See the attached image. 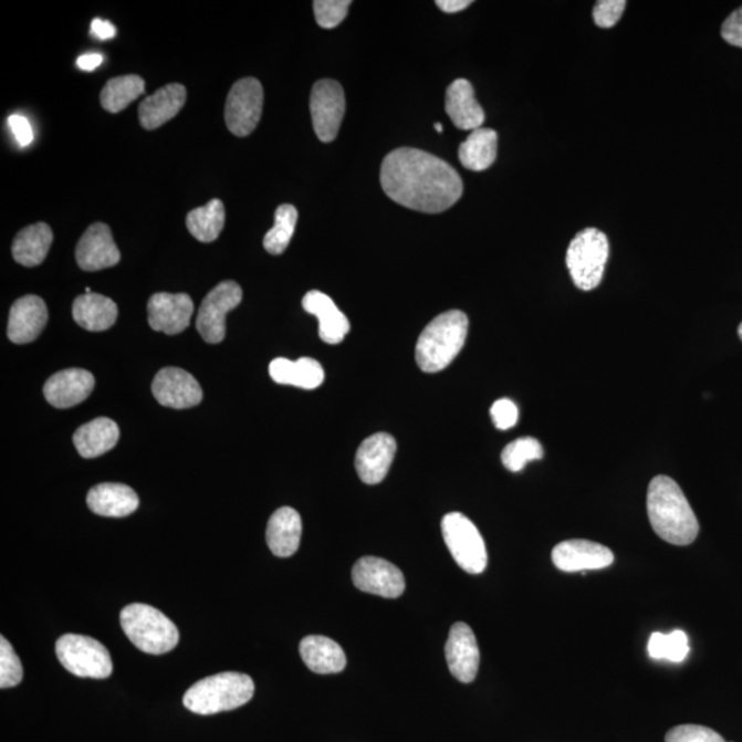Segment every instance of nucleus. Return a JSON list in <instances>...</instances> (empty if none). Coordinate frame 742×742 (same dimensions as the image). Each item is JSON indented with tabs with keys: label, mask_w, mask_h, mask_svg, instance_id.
<instances>
[{
	"label": "nucleus",
	"mask_w": 742,
	"mask_h": 742,
	"mask_svg": "<svg viewBox=\"0 0 742 742\" xmlns=\"http://www.w3.org/2000/svg\"><path fill=\"white\" fill-rule=\"evenodd\" d=\"M491 418L498 429H511L519 421L518 406L511 399L497 400L491 407Z\"/></svg>",
	"instance_id": "nucleus-41"
},
{
	"label": "nucleus",
	"mask_w": 742,
	"mask_h": 742,
	"mask_svg": "<svg viewBox=\"0 0 742 742\" xmlns=\"http://www.w3.org/2000/svg\"><path fill=\"white\" fill-rule=\"evenodd\" d=\"M252 678L241 672H222L201 679L187 690L184 706L198 715L232 711L252 700Z\"/></svg>",
	"instance_id": "nucleus-4"
},
{
	"label": "nucleus",
	"mask_w": 742,
	"mask_h": 742,
	"mask_svg": "<svg viewBox=\"0 0 742 742\" xmlns=\"http://www.w3.org/2000/svg\"><path fill=\"white\" fill-rule=\"evenodd\" d=\"M121 625L129 641L145 654L164 655L179 642L177 626L150 605L126 606L121 614Z\"/></svg>",
	"instance_id": "nucleus-5"
},
{
	"label": "nucleus",
	"mask_w": 742,
	"mask_h": 742,
	"mask_svg": "<svg viewBox=\"0 0 742 742\" xmlns=\"http://www.w3.org/2000/svg\"><path fill=\"white\" fill-rule=\"evenodd\" d=\"M441 534L452 558L464 572L479 575L487 568L489 556L478 526L462 513L452 512L441 520Z\"/></svg>",
	"instance_id": "nucleus-7"
},
{
	"label": "nucleus",
	"mask_w": 742,
	"mask_h": 742,
	"mask_svg": "<svg viewBox=\"0 0 742 742\" xmlns=\"http://www.w3.org/2000/svg\"><path fill=\"white\" fill-rule=\"evenodd\" d=\"M186 87L179 83L167 84L147 96L139 106V122L145 129H157L178 115L186 102Z\"/></svg>",
	"instance_id": "nucleus-21"
},
{
	"label": "nucleus",
	"mask_w": 742,
	"mask_h": 742,
	"mask_svg": "<svg viewBox=\"0 0 742 742\" xmlns=\"http://www.w3.org/2000/svg\"><path fill=\"white\" fill-rule=\"evenodd\" d=\"M553 564L563 572H586L608 568L615 556L610 548L599 543L572 540L558 543L553 548Z\"/></svg>",
	"instance_id": "nucleus-15"
},
{
	"label": "nucleus",
	"mask_w": 742,
	"mask_h": 742,
	"mask_svg": "<svg viewBox=\"0 0 742 742\" xmlns=\"http://www.w3.org/2000/svg\"><path fill=\"white\" fill-rule=\"evenodd\" d=\"M300 655L304 665L316 673H337L347 666V656L343 648L324 636L305 637L300 642Z\"/></svg>",
	"instance_id": "nucleus-29"
},
{
	"label": "nucleus",
	"mask_w": 742,
	"mask_h": 742,
	"mask_svg": "<svg viewBox=\"0 0 742 742\" xmlns=\"http://www.w3.org/2000/svg\"><path fill=\"white\" fill-rule=\"evenodd\" d=\"M118 438L121 429L117 424L109 418L101 417L79 428L73 435V443L79 454L90 460L111 451L117 445Z\"/></svg>",
	"instance_id": "nucleus-27"
},
{
	"label": "nucleus",
	"mask_w": 742,
	"mask_h": 742,
	"mask_svg": "<svg viewBox=\"0 0 742 742\" xmlns=\"http://www.w3.org/2000/svg\"><path fill=\"white\" fill-rule=\"evenodd\" d=\"M269 373L276 384L309 390L320 388L325 382L324 367L313 358H300L296 362L276 358L271 362Z\"/></svg>",
	"instance_id": "nucleus-26"
},
{
	"label": "nucleus",
	"mask_w": 742,
	"mask_h": 742,
	"mask_svg": "<svg viewBox=\"0 0 742 742\" xmlns=\"http://www.w3.org/2000/svg\"><path fill=\"white\" fill-rule=\"evenodd\" d=\"M353 582L360 592L384 598H398L406 588L404 572L389 561L378 557L356 561Z\"/></svg>",
	"instance_id": "nucleus-12"
},
{
	"label": "nucleus",
	"mask_w": 742,
	"mask_h": 742,
	"mask_svg": "<svg viewBox=\"0 0 742 742\" xmlns=\"http://www.w3.org/2000/svg\"><path fill=\"white\" fill-rule=\"evenodd\" d=\"M55 651L61 665L73 676L93 679L112 676L109 650L92 637L65 634L56 641Z\"/></svg>",
	"instance_id": "nucleus-8"
},
{
	"label": "nucleus",
	"mask_w": 742,
	"mask_h": 742,
	"mask_svg": "<svg viewBox=\"0 0 742 742\" xmlns=\"http://www.w3.org/2000/svg\"><path fill=\"white\" fill-rule=\"evenodd\" d=\"M498 134L491 128H478L462 142L458 156L462 166L470 171L489 169L497 160Z\"/></svg>",
	"instance_id": "nucleus-31"
},
{
	"label": "nucleus",
	"mask_w": 742,
	"mask_h": 742,
	"mask_svg": "<svg viewBox=\"0 0 742 742\" xmlns=\"http://www.w3.org/2000/svg\"><path fill=\"white\" fill-rule=\"evenodd\" d=\"M90 511L104 518H127L139 508V498L132 487L121 483H102L90 490Z\"/></svg>",
	"instance_id": "nucleus-24"
},
{
	"label": "nucleus",
	"mask_w": 742,
	"mask_h": 742,
	"mask_svg": "<svg viewBox=\"0 0 742 742\" xmlns=\"http://www.w3.org/2000/svg\"><path fill=\"white\" fill-rule=\"evenodd\" d=\"M446 112L454 126L464 132L481 128L485 121L483 107L475 100L473 86L464 79H458L447 88Z\"/></svg>",
	"instance_id": "nucleus-22"
},
{
	"label": "nucleus",
	"mask_w": 742,
	"mask_h": 742,
	"mask_svg": "<svg viewBox=\"0 0 742 742\" xmlns=\"http://www.w3.org/2000/svg\"><path fill=\"white\" fill-rule=\"evenodd\" d=\"M242 302V289L234 281H223L202 300L196 326L203 342L222 343L226 337V316Z\"/></svg>",
	"instance_id": "nucleus-10"
},
{
	"label": "nucleus",
	"mask_w": 742,
	"mask_h": 742,
	"mask_svg": "<svg viewBox=\"0 0 742 742\" xmlns=\"http://www.w3.org/2000/svg\"><path fill=\"white\" fill-rule=\"evenodd\" d=\"M121 259L109 226L105 223L90 226L76 247V262L84 271L109 269L118 264Z\"/></svg>",
	"instance_id": "nucleus-17"
},
{
	"label": "nucleus",
	"mask_w": 742,
	"mask_h": 742,
	"mask_svg": "<svg viewBox=\"0 0 742 742\" xmlns=\"http://www.w3.org/2000/svg\"><path fill=\"white\" fill-rule=\"evenodd\" d=\"M145 93V81L137 75L111 79L101 93V105L106 112L121 113Z\"/></svg>",
	"instance_id": "nucleus-33"
},
{
	"label": "nucleus",
	"mask_w": 742,
	"mask_h": 742,
	"mask_svg": "<svg viewBox=\"0 0 742 742\" xmlns=\"http://www.w3.org/2000/svg\"><path fill=\"white\" fill-rule=\"evenodd\" d=\"M151 393L161 406L171 409H190L201 404L202 389L197 379L178 367H166L157 373Z\"/></svg>",
	"instance_id": "nucleus-13"
},
{
	"label": "nucleus",
	"mask_w": 742,
	"mask_h": 742,
	"mask_svg": "<svg viewBox=\"0 0 742 742\" xmlns=\"http://www.w3.org/2000/svg\"><path fill=\"white\" fill-rule=\"evenodd\" d=\"M396 454V440L388 433L369 436L356 451V472L365 484H378L387 478Z\"/></svg>",
	"instance_id": "nucleus-18"
},
{
	"label": "nucleus",
	"mask_w": 742,
	"mask_h": 742,
	"mask_svg": "<svg viewBox=\"0 0 742 742\" xmlns=\"http://www.w3.org/2000/svg\"><path fill=\"white\" fill-rule=\"evenodd\" d=\"M297 219V209L291 203H282L276 208L274 228L264 236L263 247L265 251L274 254V257L285 252L294 230H296Z\"/></svg>",
	"instance_id": "nucleus-34"
},
{
	"label": "nucleus",
	"mask_w": 742,
	"mask_h": 742,
	"mask_svg": "<svg viewBox=\"0 0 742 742\" xmlns=\"http://www.w3.org/2000/svg\"><path fill=\"white\" fill-rule=\"evenodd\" d=\"M666 742H727L721 734L700 724H681L670 730Z\"/></svg>",
	"instance_id": "nucleus-39"
},
{
	"label": "nucleus",
	"mask_w": 742,
	"mask_h": 742,
	"mask_svg": "<svg viewBox=\"0 0 742 742\" xmlns=\"http://www.w3.org/2000/svg\"><path fill=\"white\" fill-rule=\"evenodd\" d=\"M264 93L258 79L245 77L231 87L224 107V122L236 137H248L258 127L263 113Z\"/></svg>",
	"instance_id": "nucleus-9"
},
{
	"label": "nucleus",
	"mask_w": 742,
	"mask_h": 742,
	"mask_svg": "<svg viewBox=\"0 0 742 742\" xmlns=\"http://www.w3.org/2000/svg\"><path fill=\"white\" fill-rule=\"evenodd\" d=\"M8 123L11 132L14 134L15 140L19 142L21 147L32 144L33 132L28 118L20 115H13L9 117Z\"/></svg>",
	"instance_id": "nucleus-43"
},
{
	"label": "nucleus",
	"mask_w": 742,
	"mask_h": 742,
	"mask_svg": "<svg viewBox=\"0 0 742 742\" xmlns=\"http://www.w3.org/2000/svg\"><path fill=\"white\" fill-rule=\"evenodd\" d=\"M53 243V231L46 223H36L22 229L14 238L13 258L25 268H36L46 259Z\"/></svg>",
	"instance_id": "nucleus-30"
},
{
	"label": "nucleus",
	"mask_w": 742,
	"mask_h": 742,
	"mask_svg": "<svg viewBox=\"0 0 742 742\" xmlns=\"http://www.w3.org/2000/svg\"><path fill=\"white\" fill-rule=\"evenodd\" d=\"M73 320L88 332H104L116 324L117 305L98 293H84L73 303Z\"/></svg>",
	"instance_id": "nucleus-28"
},
{
	"label": "nucleus",
	"mask_w": 742,
	"mask_h": 742,
	"mask_svg": "<svg viewBox=\"0 0 742 742\" xmlns=\"http://www.w3.org/2000/svg\"><path fill=\"white\" fill-rule=\"evenodd\" d=\"M651 526L662 541L688 546L699 535L700 525L681 487L667 475L650 481L647 498Z\"/></svg>",
	"instance_id": "nucleus-2"
},
{
	"label": "nucleus",
	"mask_w": 742,
	"mask_h": 742,
	"mask_svg": "<svg viewBox=\"0 0 742 742\" xmlns=\"http://www.w3.org/2000/svg\"><path fill=\"white\" fill-rule=\"evenodd\" d=\"M435 129H436V132H438L440 134L443 133V126H441L440 123L435 124Z\"/></svg>",
	"instance_id": "nucleus-47"
},
{
	"label": "nucleus",
	"mask_w": 742,
	"mask_h": 742,
	"mask_svg": "<svg viewBox=\"0 0 742 742\" xmlns=\"http://www.w3.org/2000/svg\"><path fill=\"white\" fill-rule=\"evenodd\" d=\"M310 109L316 137L326 144L336 139L345 115L342 84L331 79L316 82L311 92Z\"/></svg>",
	"instance_id": "nucleus-11"
},
{
	"label": "nucleus",
	"mask_w": 742,
	"mask_h": 742,
	"mask_svg": "<svg viewBox=\"0 0 742 742\" xmlns=\"http://www.w3.org/2000/svg\"><path fill=\"white\" fill-rule=\"evenodd\" d=\"M303 309L318 318L322 342L331 345L343 343L351 331L349 321L327 294L310 291L303 299Z\"/></svg>",
	"instance_id": "nucleus-23"
},
{
	"label": "nucleus",
	"mask_w": 742,
	"mask_h": 742,
	"mask_svg": "<svg viewBox=\"0 0 742 742\" xmlns=\"http://www.w3.org/2000/svg\"><path fill=\"white\" fill-rule=\"evenodd\" d=\"M22 665L13 647L4 637L0 638V688H14L22 681Z\"/></svg>",
	"instance_id": "nucleus-37"
},
{
	"label": "nucleus",
	"mask_w": 742,
	"mask_h": 742,
	"mask_svg": "<svg viewBox=\"0 0 742 742\" xmlns=\"http://www.w3.org/2000/svg\"><path fill=\"white\" fill-rule=\"evenodd\" d=\"M470 4H472L470 0H438V2H436V6H438L440 10L451 14L469 8Z\"/></svg>",
	"instance_id": "nucleus-45"
},
{
	"label": "nucleus",
	"mask_w": 742,
	"mask_h": 742,
	"mask_svg": "<svg viewBox=\"0 0 742 742\" xmlns=\"http://www.w3.org/2000/svg\"><path fill=\"white\" fill-rule=\"evenodd\" d=\"M379 179L390 200L425 213L447 211L463 192L462 179L450 164L412 147L390 151Z\"/></svg>",
	"instance_id": "nucleus-1"
},
{
	"label": "nucleus",
	"mask_w": 742,
	"mask_h": 742,
	"mask_svg": "<svg viewBox=\"0 0 742 742\" xmlns=\"http://www.w3.org/2000/svg\"><path fill=\"white\" fill-rule=\"evenodd\" d=\"M95 387L92 373L83 369H66L55 373L44 385V398L56 409H70L86 400Z\"/></svg>",
	"instance_id": "nucleus-20"
},
{
	"label": "nucleus",
	"mask_w": 742,
	"mask_h": 742,
	"mask_svg": "<svg viewBox=\"0 0 742 742\" xmlns=\"http://www.w3.org/2000/svg\"><path fill=\"white\" fill-rule=\"evenodd\" d=\"M690 651L689 638L682 630L670 634L654 633L648 642L650 659L682 662Z\"/></svg>",
	"instance_id": "nucleus-35"
},
{
	"label": "nucleus",
	"mask_w": 742,
	"mask_h": 742,
	"mask_svg": "<svg viewBox=\"0 0 742 742\" xmlns=\"http://www.w3.org/2000/svg\"><path fill=\"white\" fill-rule=\"evenodd\" d=\"M302 534V518L294 509L285 506L271 515L265 540L274 556L286 558L297 552Z\"/></svg>",
	"instance_id": "nucleus-25"
},
{
	"label": "nucleus",
	"mask_w": 742,
	"mask_h": 742,
	"mask_svg": "<svg viewBox=\"0 0 742 742\" xmlns=\"http://www.w3.org/2000/svg\"><path fill=\"white\" fill-rule=\"evenodd\" d=\"M609 258V241L603 231L588 228L577 232L566 251V268L581 291H593L603 281Z\"/></svg>",
	"instance_id": "nucleus-6"
},
{
	"label": "nucleus",
	"mask_w": 742,
	"mask_h": 742,
	"mask_svg": "<svg viewBox=\"0 0 742 742\" xmlns=\"http://www.w3.org/2000/svg\"><path fill=\"white\" fill-rule=\"evenodd\" d=\"M49 321L48 305L42 297L30 294L11 305L8 336L15 344L35 342Z\"/></svg>",
	"instance_id": "nucleus-19"
},
{
	"label": "nucleus",
	"mask_w": 742,
	"mask_h": 742,
	"mask_svg": "<svg viewBox=\"0 0 742 742\" xmlns=\"http://www.w3.org/2000/svg\"><path fill=\"white\" fill-rule=\"evenodd\" d=\"M226 222L223 202L215 198L206 206L192 209L186 218L190 234L201 242L217 241Z\"/></svg>",
	"instance_id": "nucleus-32"
},
{
	"label": "nucleus",
	"mask_w": 742,
	"mask_h": 742,
	"mask_svg": "<svg viewBox=\"0 0 742 742\" xmlns=\"http://www.w3.org/2000/svg\"><path fill=\"white\" fill-rule=\"evenodd\" d=\"M92 33L101 41H107V39L116 36V27L109 21L95 19L92 22Z\"/></svg>",
	"instance_id": "nucleus-44"
},
{
	"label": "nucleus",
	"mask_w": 742,
	"mask_h": 742,
	"mask_svg": "<svg viewBox=\"0 0 742 742\" xmlns=\"http://www.w3.org/2000/svg\"><path fill=\"white\" fill-rule=\"evenodd\" d=\"M469 320L462 311L451 310L436 316L419 334L416 360L425 373H438L451 365L467 342Z\"/></svg>",
	"instance_id": "nucleus-3"
},
{
	"label": "nucleus",
	"mask_w": 742,
	"mask_h": 742,
	"mask_svg": "<svg viewBox=\"0 0 742 742\" xmlns=\"http://www.w3.org/2000/svg\"><path fill=\"white\" fill-rule=\"evenodd\" d=\"M102 61H104V56L101 54H84L79 56L77 66L81 67L82 71L90 72L96 70V67L102 64Z\"/></svg>",
	"instance_id": "nucleus-46"
},
{
	"label": "nucleus",
	"mask_w": 742,
	"mask_h": 742,
	"mask_svg": "<svg viewBox=\"0 0 742 742\" xmlns=\"http://www.w3.org/2000/svg\"><path fill=\"white\" fill-rule=\"evenodd\" d=\"M739 336L742 339V322H741V325L739 326Z\"/></svg>",
	"instance_id": "nucleus-48"
},
{
	"label": "nucleus",
	"mask_w": 742,
	"mask_h": 742,
	"mask_svg": "<svg viewBox=\"0 0 742 742\" xmlns=\"http://www.w3.org/2000/svg\"><path fill=\"white\" fill-rule=\"evenodd\" d=\"M313 6L318 25L325 30H333L347 17L351 2L349 0H316Z\"/></svg>",
	"instance_id": "nucleus-38"
},
{
	"label": "nucleus",
	"mask_w": 742,
	"mask_h": 742,
	"mask_svg": "<svg viewBox=\"0 0 742 742\" xmlns=\"http://www.w3.org/2000/svg\"><path fill=\"white\" fill-rule=\"evenodd\" d=\"M722 38L732 46L742 49V6L724 20Z\"/></svg>",
	"instance_id": "nucleus-42"
},
{
	"label": "nucleus",
	"mask_w": 742,
	"mask_h": 742,
	"mask_svg": "<svg viewBox=\"0 0 742 742\" xmlns=\"http://www.w3.org/2000/svg\"><path fill=\"white\" fill-rule=\"evenodd\" d=\"M543 447L534 438H520L502 451V463L511 472H520L531 461L542 460Z\"/></svg>",
	"instance_id": "nucleus-36"
},
{
	"label": "nucleus",
	"mask_w": 742,
	"mask_h": 742,
	"mask_svg": "<svg viewBox=\"0 0 742 742\" xmlns=\"http://www.w3.org/2000/svg\"><path fill=\"white\" fill-rule=\"evenodd\" d=\"M446 659L458 681L470 683L479 672L480 649L472 628L464 623L451 627L446 642Z\"/></svg>",
	"instance_id": "nucleus-16"
},
{
	"label": "nucleus",
	"mask_w": 742,
	"mask_h": 742,
	"mask_svg": "<svg viewBox=\"0 0 742 742\" xmlns=\"http://www.w3.org/2000/svg\"><path fill=\"white\" fill-rule=\"evenodd\" d=\"M195 304L186 293H156L147 303V321L153 331L175 336L190 325Z\"/></svg>",
	"instance_id": "nucleus-14"
},
{
	"label": "nucleus",
	"mask_w": 742,
	"mask_h": 742,
	"mask_svg": "<svg viewBox=\"0 0 742 742\" xmlns=\"http://www.w3.org/2000/svg\"><path fill=\"white\" fill-rule=\"evenodd\" d=\"M625 0H599L593 10V19L599 28H612L619 22L625 13Z\"/></svg>",
	"instance_id": "nucleus-40"
}]
</instances>
